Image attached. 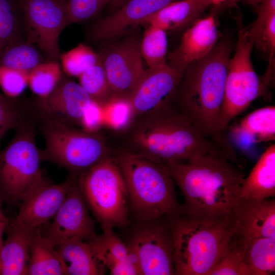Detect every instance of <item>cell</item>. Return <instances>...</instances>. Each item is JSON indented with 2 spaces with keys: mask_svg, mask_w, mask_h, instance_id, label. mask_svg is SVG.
I'll use <instances>...</instances> for the list:
<instances>
[{
  "mask_svg": "<svg viewBox=\"0 0 275 275\" xmlns=\"http://www.w3.org/2000/svg\"><path fill=\"white\" fill-rule=\"evenodd\" d=\"M103 132L110 154H126L164 163L196 158L217 145L202 135L171 103Z\"/></svg>",
  "mask_w": 275,
  "mask_h": 275,
  "instance_id": "obj_1",
  "label": "cell"
},
{
  "mask_svg": "<svg viewBox=\"0 0 275 275\" xmlns=\"http://www.w3.org/2000/svg\"><path fill=\"white\" fill-rule=\"evenodd\" d=\"M232 162L217 146L190 160L163 163L184 196L181 215L206 224L234 219L245 178Z\"/></svg>",
  "mask_w": 275,
  "mask_h": 275,
  "instance_id": "obj_2",
  "label": "cell"
},
{
  "mask_svg": "<svg viewBox=\"0 0 275 275\" xmlns=\"http://www.w3.org/2000/svg\"><path fill=\"white\" fill-rule=\"evenodd\" d=\"M232 47L230 40L224 38L206 56L189 65L171 101L202 135L212 141L223 104Z\"/></svg>",
  "mask_w": 275,
  "mask_h": 275,
  "instance_id": "obj_3",
  "label": "cell"
},
{
  "mask_svg": "<svg viewBox=\"0 0 275 275\" xmlns=\"http://www.w3.org/2000/svg\"><path fill=\"white\" fill-rule=\"evenodd\" d=\"M111 155L125 183L134 221L180 214L174 182L163 163L126 154Z\"/></svg>",
  "mask_w": 275,
  "mask_h": 275,
  "instance_id": "obj_4",
  "label": "cell"
},
{
  "mask_svg": "<svg viewBox=\"0 0 275 275\" xmlns=\"http://www.w3.org/2000/svg\"><path fill=\"white\" fill-rule=\"evenodd\" d=\"M175 275H208L236 233L234 220L206 224L180 214L168 216Z\"/></svg>",
  "mask_w": 275,
  "mask_h": 275,
  "instance_id": "obj_5",
  "label": "cell"
},
{
  "mask_svg": "<svg viewBox=\"0 0 275 275\" xmlns=\"http://www.w3.org/2000/svg\"><path fill=\"white\" fill-rule=\"evenodd\" d=\"M236 22L237 41L228 65L224 99L213 140L218 145L228 142L226 131L230 122L268 91L251 62L255 39L248 33L241 18H237Z\"/></svg>",
  "mask_w": 275,
  "mask_h": 275,
  "instance_id": "obj_6",
  "label": "cell"
},
{
  "mask_svg": "<svg viewBox=\"0 0 275 275\" xmlns=\"http://www.w3.org/2000/svg\"><path fill=\"white\" fill-rule=\"evenodd\" d=\"M76 183L88 209L101 227L125 229L129 226L127 188L112 155L77 175Z\"/></svg>",
  "mask_w": 275,
  "mask_h": 275,
  "instance_id": "obj_7",
  "label": "cell"
},
{
  "mask_svg": "<svg viewBox=\"0 0 275 275\" xmlns=\"http://www.w3.org/2000/svg\"><path fill=\"white\" fill-rule=\"evenodd\" d=\"M45 147L41 160L78 175L111 156L103 132H90L50 119L41 126Z\"/></svg>",
  "mask_w": 275,
  "mask_h": 275,
  "instance_id": "obj_8",
  "label": "cell"
},
{
  "mask_svg": "<svg viewBox=\"0 0 275 275\" xmlns=\"http://www.w3.org/2000/svg\"><path fill=\"white\" fill-rule=\"evenodd\" d=\"M8 145L0 151V197L15 205L42 174L40 150L34 130L23 125Z\"/></svg>",
  "mask_w": 275,
  "mask_h": 275,
  "instance_id": "obj_9",
  "label": "cell"
},
{
  "mask_svg": "<svg viewBox=\"0 0 275 275\" xmlns=\"http://www.w3.org/2000/svg\"><path fill=\"white\" fill-rule=\"evenodd\" d=\"M124 241L135 256L139 274H175L174 245L168 216L134 221Z\"/></svg>",
  "mask_w": 275,
  "mask_h": 275,
  "instance_id": "obj_10",
  "label": "cell"
},
{
  "mask_svg": "<svg viewBox=\"0 0 275 275\" xmlns=\"http://www.w3.org/2000/svg\"><path fill=\"white\" fill-rule=\"evenodd\" d=\"M66 0H20L28 41L35 44L51 60L61 54L59 39L67 26Z\"/></svg>",
  "mask_w": 275,
  "mask_h": 275,
  "instance_id": "obj_11",
  "label": "cell"
},
{
  "mask_svg": "<svg viewBox=\"0 0 275 275\" xmlns=\"http://www.w3.org/2000/svg\"><path fill=\"white\" fill-rule=\"evenodd\" d=\"M76 178L77 175L71 174L64 182L53 184L42 174L22 197L19 212L12 223L33 231L49 222Z\"/></svg>",
  "mask_w": 275,
  "mask_h": 275,
  "instance_id": "obj_12",
  "label": "cell"
},
{
  "mask_svg": "<svg viewBox=\"0 0 275 275\" xmlns=\"http://www.w3.org/2000/svg\"><path fill=\"white\" fill-rule=\"evenodd\" d=\"M52 219L51 223L48 222L41 226L43 230L40 229L42 234L54 245L72 239L88 241L96 233L94 222L76 181L69 189Z\"/></svg>",
  "mask_w": 275,
  "mask_h": 275,
  "instance_id": "obj_13",
  "label": "cell"
},
{
  "mask_svg": "<svg viewBox=\"0 0 275 275\" xmlns=\"http://www.w3.org/2000/svg\"><path fill=\"white\" fill-rule=\"evenodd\" d=\"M140 42L129 37L101 56V63L109 87L117 99L126 100L145 69Z\"/></svg>",
  "mask_w": 275,
  "mask_h": 275,
  "instance_id": "obj_14",
  "label": "cell"
},
{
  "mask_svg": "<svg viewBox=\"0 0 275 275\" xmlns=\"http://www.w3.org/2000/svg\"><path fill=\"white\" fill-rule=\"evenodd\" d=\"M182 77L167 63L145 69L125 100L130 106L131 118L171 103Z\"/></svg>",
  "mask_w": 275,
  "mask_h": 275,
  "instance_id": "obj_15",
  "label": "cell"
},
{
  "mask_svg": "<svg viewBox=\"0 0 275 275\" xmlns=\"http://www.w3.org/2000/svg\"><path fill=\"white\" fill-rule=\"evenodd\" d=\"M218 38L213 15L197 19L184 33L178 46L167 56L168 64L183 75L189 65L211 51Z\"/></svg>",
  "mask_w": 275,
  "mask_h": 275,
  "instance_id": "obj_16",
  "label": "cell"
},
{
  "mask_svg": "<svg viewBox=\"0 0 275 275\" xmlns=\"http://www.w3.org/2000/svg\"><path fill=\"white\" fill-rule=\"evenodd\" d=\"M176 1L127 0L113 14L95 23L91 29L90 36L97 41L117 37Z\"/></svg>",
  "mask_w": 275,
  "mask_h": 275,
  "instance_id": "obj_17",
  "label": "cell"
},
{
  "mask_svg": "<svg viewBox=\"0 0 275 275\" xmlns=\"http://www.w3.org/2000/svg\"><path fill=\"white\" fill-rule=\"evenodd\" d=\"M92 101L79 84L62 77L48 96L39 98V105L50 117L64 118L80 125L85 112Z\"/></svg>",
  "mask_w": 275,
  "mask_h": 275,
  "instance_id": "obj_18",
  "label": "cell"
},
{
  "mask_svg": "<svg viewBox=\"0 0 275 275\" xmlns=\"http://www.w3.org/2000/svg\"><path fill=\"white\" fill-rule=\"evenodd\" d=\"M234 219L235 234L248 239L267 237L275 239V201H257L240 198Z\"/></svg>",
  "mask_w": 275,
  "mask_h": 275,
  "instance_id": "obj_19",
  "label": "cell"
},
{
  "mask_svg": "<svg viewBox=\"0 0 275 275\" xmlns=\"http://www.w3.org/2000/svg\"><path fill=\"white\" fill-rule=\"evenodd\" d=\"M88 242L106 270L112 275L139 274L137 260L126 243L109 227H101Z\"/></svg>",
  "mask_w": 275,
  "mask_h": 275,
  "instance_id": "obj_20",
  "label": "cell"
},
{
  "mask_svg": "<svg viewBox=\"0 0 275 275\" xmlns=\"http://www.w3.org/2000/svg\"><path fill=\"white\" fill-rule=\"evenodd\" d=\"M34 231L19 227L12 220L8 224L5 230L7 238L0 248V275H28Z\"/></svg>",
  "mask_w": 275,
  "mask_h": 275,
  "instance_id": "obj_21",
  "label": "cell"
},
{
  "mask_svg": "<svg viewBox=\"0 0 275 275\" xmlns=\"http://www.w3.org/2000/svg\"><path fill=\"white\" fill-rule=\"evenodd\" d=\"M54 247L64 262L66 275L105 273V267L97 257L88 241L72 239L57 244Z\"/></svg>",
  "mask_w": 275,
  "mask_h": 275,
  "instance_id": "obj_22",
  "label": "cell"
},
{
  "mask_svg": "<svg viewBox=\"0 0 275 275\" xmlns=\"http://www.w3.org/2000/svg\"><path fill=\"white\" fill-rule=\"evenodd\" d=\"M275 195V145L268 147L249 176L245 178L240 198L262 201Z\"/></svg>",
  "mask_w": 275,
  "mask_h": 275,
  "instance_id": "obj_23",
  "label": "cell"
},
{
  "mask_svg": "<svg viewBox=\"0 0 275 275\" xmlns=\"http://www.w3.org/2000/svg\"><path fill=\"white\" fill-rule=\"evenodd\" d=\"M207 7L195 0L176 1L148 17L140 24L154 25L166 31L180 29L193 23Z\"/></svg>",
  "mask_w": 275,
  "mask_h": 275,
  "instance_id": "obj_24",
  "label": "cell"
},
{
  "mask_svg": "<svg viewBox=\"0 0 275 275\" xmlns=\"http://www.w3.org/2000/svg\"><path fill=\"white\" fill-rule=\"evenodd\" d=\"M64 262L54 245L41 233L40 228L32 234L28 275H65Z\"/></svg>",
  "mask_w": 275,
  "mask_h": 275,
  "instance_id": "obj_25",
  "label": "cell"
},
{
  "mask_svg": "<svg viewBox=\"0 0 275 275\" xmlns=\"http://www.w3.org/2000/svg\"><path fill=\"white\" fill-rule=\"evenodd\" d=\"M236 136L245 138L251 143L275 139V107L267 106L257 109L243 118L231 129Z\"/></svg>",
  "mask_w": 275,
  "mask_h": 275,
  "instance_id": "obj_26",
  "label": "cell"
},
{
  "mask_svg": "<svg viewBox=\"0 0 275 275\" xmlns=\"http://www.w3.org/2000/svg\"><path fill=\"white\" fill-rule=\"evenodd\" d=\"M245 263L250 275H269L275 270V239H248Z\"/></svg>",
  "mask_w": 275,
  "mask_h": 275,
  "instance_id": "obj_27",
  "label": "cell"
},
{
  "mask_svg": "<svg viewBox=\"0 0 275 275\" xmlns=\"http://www.w3.org/2000/svg\"><path fill=\"white\" fill-rule=\"evenodd\" d=\"M247 238L234 234L223 257L208 275H250L245 263Z\"/></svg>",
  "mask_w": 275,
  "mask_h": 275,
  "instance_id": "obj_28",
  "label": "cell"
},
{
  "mask_svg": "<svg viewBox=\"0 0 275 275\" xmlns=\"http://www.w3.org/2000/svg\"><path fill=\"white\" fill-rule=\"evenodd\" d=\"M78 77L79 85L91 99L102 108L117 99L109 87L101 61L88 69Z\"/></svg>",
  "mask_w": 275,
  "mask_h": 275,
  "instance_id": "obj_29",
  "label": "cell"
},
{
  "mask_svg": "<svg viewBox=\"0 0 275 275\" xmlns=\"http://www.w3.org/2000/svg\"><path fill=\"white\" fill-rule=\"evenodd\" d=\"M21 22L20 0H0V54L19 40Z\"/></svg>",
  "mask_w": 275,
  "mask_h": 275,
  "instance_id": "obj_30",
  "label": "cell"
},
{
  "mask_svg": "<svg viewBox=\"0 0 275 275\" xmlns=\"http://www.w3.org/2000/svg\"><path fill=\"white\" fill-rule=\"evenodd\" d=\"M140 42V51L149 68L167 63L168 39L166 31L157 26L146 25Z\"/></svg>",
  "mask_w": 275,
  "mask_h": 275,
  "instance_id": "obj_31",
  "label": "cell"
},
{
  "mask_svg": "<svg viewBox=\"0 0 275 275\" xmlns=\"http://www.w3.org/2000/svg\"><path fill=\"white\" fill-rule=\"evenodd\" d=\"M61 66L56 60L40 63L29 72L28 86L42 98L48 96L62 78Z\"/></svg>",
  "mask_w": 275,
  "mask_h": 275,
  "instance_id": "obj_32",
  "label": "cell"
},
{
  "mask_svg": "<svg viewBox=\"0 0 275 275\" xmlns=\"http://www.w3.org/2000/svg\"><path fill=\"white\" fill-rule=\"evenodd\" d=\"M40 63V52L28 41L19 40L0 54V65L10 68L30 71Z\"/></svg>",
  "mask_w": 275,
  "mask_h": 275,
  "instance_id": "obj_33",
  "label": "cell"
},
{
  "mask_svg": "<svg viewBox=\"0 0 275 275\" xmlns=\"http://www.w3.org/2000/svg\"><path fill=\"white\" fill-rule=\"evenodd\" d=\"M61 67L69 76L79 77L86 70L101 61V55L90 47L79 44L61 54Z\"/></svg>",
  "mask_w": 275,
  "mask_h": 275,
  "instance_id": "obj_34",
  "label": "cell"
},
{
  "mask_svg": "<svg viewBox=\"0 0 275 275\" xmlns=\"http://www.w3.org/2000/svg\"><path fill=\"white\" fill-rule=\"evenodd\" d=\"M112 0H67V23L88 20L95 17Z\"/></svg>",
  "mask_w": 275,
  "mask_h": 275,
  "instance_id": "obj_35",
  "label": "cell"
},
{
  "mask_svg": "<svg viewBox=\"0 0 275 275\" xmlns=\"http://www.w3.org/2000/svg\"><path fill=\"white\" fill-rule=\"evenodd\" d=\"M29 72L0 65V88L3 94L12 99L22 94L28 86Z\"/></svg>",
  "mask_w": 275,
  "mask_h": 275,
  "instance_id": "obj_36",
  "label": "cell"
},
{
  "mask_svg": "<svg viewBox=\"0 0 275 275\" xmlns=\"http://www.w3.org/2000/svg\"><path fill=\"white\" fill-rule=\"evenodd\" d=\"M22 109L14 100L0 92V144L11 129H18L24 124Z\"/></svg>",
  "mask_w": 275,
  "mask_h": 275,
  "instance_id": "obj_37",
  "label": "cell"
},
{
  "mask_svg": "<svg viewBox=\"0 0 275 275\" xmlns=\"http://www.w3.org/2000/svg\"><path fill=\"white\" fill-rule=\"evenodd\" d=\"M254 45L262 51L269 54V64L267 70L274 71L275 52V14L266 21L259 38Z\"/></svg>",
  "mask_w": 275,
  "mask_h": 275,
  "instance_id": "obj_38",
  "label": "cell"
},
{
  "mask_svg": "<svg viewBox=\"0 0 275 275\" xmlns=\"http://www.w3.org/2000/svg\"><path fill=\"white\" fill-rule=\"evenodd\" d=\"M258 15L255 20L248 27V33L255 41L259 38L267 20L275 14V0H264L258 10Z\"/></svg>",
  "mask_w": 275,
  "mask_h": 275,
  "instance_id": "obj_39",
  "label": "cell"
},
{
  "mask_svg": "<svg viewBox=\"0 0 275 275\" xmlns=\"http://www.w3.org/2000/svg\"><path fill=\"white\" fill-rule=\"evenodd\" d=\"M107 107H109L111 109L112 128H121L126 125L131 118L130 107L125 100L116 99Z\"/></svg>",
  "mask_w": 275,
  "mask_h": 275,
  "instance_id": "obj_40",
  "label": "cell"
},
{
  "mask_svg": "<svg viewBox=\"0 0 275 275\" xmlns=\"http://www.w3.org/2000/svg\"><path fill=\"white\" fill-rule=\"evenodd\" d=\"M102 107L96 102L92 103L86 109L81 121L83 129L90 132L99 131L103 122Z\"/></svg>",
  "mask_w": 275,
  "mask_h": 275,
  "instance_id": "obj_41",
  "label": "cell"
},
{
  "mask_svg": "<svg viewBox=\"0 0 275 275\" xmlns=\"http://www.w3.org/2000/svg\"><path fill=\"white\" fill-rule=\"evenodd\" d=\"M241 1H244L249 4L255 5L261 3L264 0H228L226 2H225L226 4L225 6L226 7H232L237 3Z\"/></svg>",
  "mask_w": 275,
  "mask_h": 275,
  "instance_id": "obj_42",
  "label": "cell"
},
{
  "mask_svg": "<svg viewBox=\"0 0 275 275\" xmlns=\"http://www.w3.org/2000/svg\"><path fill=\"white\" fill-rule=\"evenodd\" d=\"M10 222H0V248L4 241L3 240V235L5 232L6 229Z\"/></svg>",
  "mask_w": 275,
  "mask_h": 275,
  "instance_id": "obj_43",
  "label": "cell"
},
{
  "mask_svg": "<svg viewBox=\"0 0 275 275\" xmlns=\"http://www.w3.org/2000/svg\"><path fill=\"white\" fill-rule=\"evenodd\" d=\"M3 201L0 197V222H6L9 223L11 220L8 218L4 214L2 210V203Z\"/></svg>",
  "mask_w": 275,
  "mask_h": 275,
  "instance_id": "obj_44",
  "label": "cell"
},
{
  "mask_svg": "<svg viewBox=\"0 0 275 275\" xmlns=\"http://www.w3.org/2000/svg\"><path fill=\"white\" fill-rule=\"evenodd\" d=\"M127 0H112L110 4L115 8H120Z\"/></svg>",
  "mask_w": 275,
  "mask_h": 275,
  "instance_id": "obj_45",
  "label": "cell"
},
{
  "mask_svg": "<svg viewBox=\"0 0 275 275\" xmlns=\"http://www.w3.org/2000/svg\"><path fill=\"white\" fill-rule=\"evenodd\" d=\"M228 0H209V5L218 6L226 2Z\"/></svg>",
  "mask_w": 275,
  "mask_h": 275,
  "instance_id": "obj_46",
  "label": "cell"
},
{
  "mask_svg": "<svg viewBox=\"0 0 275 275\" xmlns=\"http://www.w3.org/2000/svg\"><path fill=\"white\" fill-rule=\"evenodd\" d=\"M195 1L205 4L207 5L208 6H209V0H195Z\"/></svg>",
  "mask_w": 275,
  "mask_h": 275,
  "instance_id": "obj_47",
  "label": "cell"
},
{
  "mask_svg": "<svg viewBox=\"0 0 275 275\" xmlns=\"http://www.w3.org/2000/svg\"><path fill=\"white\" fill-rule=\"evenodd\" d=\"M66 1H67V0H66Z\"/></svg>",
  "mask_w": 275,
  "mask_h": 275,
  "instance_id": "obj_48",
  "label": "cell"
}]
</instances>
